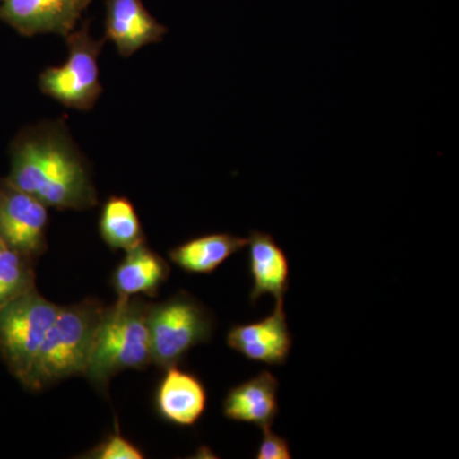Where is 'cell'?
<instances>
[{
    "instance_id": "8",
    "label": "cell",
    "mask_w": 459,
    "mask_h": 459,
    "mask_svg": "<svg viewBox=\"0 0 459 459\" xmlns=\"http://www.w3.org/2000/svg\"><path fill=\"white\" fill-rule=\"evenodd\" d=\"M93 0H0V20L23 36L66 38Z\"/></svg>"
},
{
    "instance_id": "9",
    "label": "cell",
    "mask_w": 459,
    "mask_h": 459,
    "mask_svg": "<svg viewBox=\"0 0 459 459\" xmlns=\"http://www.w3.org/2000/svg\"><path fill=\"white\" fill-rule=\"evenodd\" d=\"M226 342L230 349L247 360L267 365H282L292 349V334L287 325L283 300L277 301L271 316L230 329Z\"/></svg>"
},
{
    "instance_id": "19",
    "label": "cell",
    "mask_w": 459,
    "mask_h": 459,
    "mask_svg": "<svg viewBox=\"0 0 459 459\" xmlns=\"http://www.w3.org/2000/svg\"><path fill=\"white\" fill-rule=\"evenodd\" d=\"M263 440L259 444L255 458L258 459H290L292 458L291 449L285 437H280L271 430L263 429Z\"/></svg>"
},
{
    "instance_id": "3",
    "label": "cell",
    "mask_w": 459,
    "mask_h": 459,
    "mask_svg": "<svg viewBox=\"0 0 459 459\" xmlns=\"http://www.w3.org/2000/svg\"><path fill=\"white\" fill-rule=\"evenodd\" d=\"M104 307L96 299L60 307L23 386L40 392L68 377L84 376Z\"/></svg>"
},
{
    "instance_id": "2",
    "label": "cell",
    "mask_w": 459,
    "mask_h": 459,
    "mask_svg": "<svg viewBox=\"0 0 459 459\" xmlns=\"http://www.w3.org/2000/svg\"><path fill=\"white\" fill-rule=\"evenodd\" d=\"M150 303L141 296L119 299L105 307L93 338L84 377L100 394L124 370H143L152 364L147 313Z\"/></svg>"
},
{
    "instance_id": "4",
    "label": "cell",
    "mask_w": 459,
    "mask_h": 459,
    "mask_svg": "<svg viewBox=\"0 0 459 459\" xmlns=\"http://www.w3.org/2000/svg\"><path fill=\"white\" fill-rule=\"evenodd\" d=\"M152 362L160 369L179 364L190 350L212 337V313L188 292L180 291L147 313Z\"/></svg>"
},
{
    "instance_id": "15",
    "label": "cell",
    "mask_w": 459,
    "mask_h": 459,
    "mask_svg": "<svg viewBox=\"0 0 459 459\" xmlns=\"http://www.w3.org/2000/svg\"><path fill=\"white\" fill-rule=\"evenodd\" d=\"M247 247V238L231 234H208L193 238L169 252V258L192 274H211L230 256Z\"/></svg>"
},
{
    "instance_id": "13",
    "label": "cell",
    "mask_w": 459,
    "mask_h": 459,
    "mask_svg": "<svg viewBox=\"0 0 459 459\" xmlns=\"http://www.w3.org/2000/svg\"><path fill=\"white\" fill-rule=\"evenodd\" d=\"M249 271L253 280L250 301L255 304L263 295L283 300L289 290L290 263L282 247L267 232L253 230L247 238Z\"/></svg>"
},
{
    "instance_id": "17",
    "label": "cell",
    "mask_w": 459,
    "mask_h": 459,
    "mask_svg": "<svg viewBox=\"0 0 459 459\" xmlns=\"http://www.w3.org/2000/svg\"><path fill=\"white\" fill-rule=\"evenodd\" d=\"M33 262L7 247L0 252V310L36 289Z\"/></svg>"
},
{
    "instance_id": "7",
    "label": "cell",
    "mask_w": 459,
    "mask_h": 459,
    "mask_svg": "<svg viewBox=\"0 0 459 459\" xmlns=\"http://www.w3.org/2000/svg\"><path fill=\"white\" fill-rule=\"evenodd\" d=\"M48 207L29 193L0 180V240L7 249L38 259L48 250Z\"/></svg>"
},
{
    "instance_id": "11",
    "label": "cell",
    "mask_w": 459,
    "mask_h": 459,
    "mask_svg": "<svg viewBox=\"0 0 459 459\" xmlns=\"http://www.w3.org/2000/svg\"><path fill=\"white\" fill-rule=\"evenodd\" d=\"M207 389L190 371L175 367L165 369L155 394V409L169 424L188 428L197 424L207 409Z\"/></svg>"
},
{
    "instance_id": "20",
    "label": "cell",
    "mask_w": 459,
    "mask_h": 459,
    "mask_svg": "<svg viewBox=\"0 0 459 459\" xmlns=\"http://www.w3.org/2000/svg\"><path fill=\"white\" fill-rule=\"evenodd\" d=\"M4 244H3V241L0 240V252H2L3 249H4Z\"/></svg>"
},
{
    "instance_id": "5",
    "label": "cell",
    "mask_w": 459,
    "mask_h": 459,
    "mask_svg": "<svg viewBox=\"0 0 459 459\" xmlns=\"http://www.w3.org/2000/svg\"><path fill=\"white\" fill-rule=\"evenodd\" d=\"M59 309L35 289L0 310V359L22 385Z\"/></svg>"
},
{
    "instance_id": "10",
    "label": "cell",
    "mask_w": 459,
    "mask_h": 459,
    "mask_svg": "<svg viewBox=\"0 0 459 459\" xmlns=\"http://www.w3.org/2000/svg\"><path fill=\"white\" fill-rule=\"evenodd\" d=\"M105 36L117 53L132 56L142 48L164 40L168 29L159 22L142 0H105Z\"/></svg>"
},
{
    "instance_id": "12",
    "label": "cell",
    "mask_w": 459,
    "mask_h": 459,
    "mask_svg": "<svg viewBox=\"0 0 459 459\" xmlns=\"http://www.w3.org/2000/svg\"><path fill=\"white\" fill-rule=\"evenodd\" d=\"M279 380L268 370L230 389L223 400V415L232 421L271 428L279 415Z\"/></svg>"
},
{
    "instance_id": "14",
    "label": "cell",
    "mask_w": 459,
    "mask_h": 459,
    "mask_svg": "<svg viewBox=\"0 0 459 459\" xmlns=\"http://www.w3.org/2000/svg\"><path fill=\"white\" fill-rule=\"evenodd\" d=\"M170 271L169 263L144 243L126 252L114 271L111 285L119 299L141 295L155 298Z\"/></svg>"
},
{
    "instance_id": "18",
    "label": "cell",
    "mask_w": 459,
    "mask_h": 459,
    "mask_svg": "<svg viewBox=\"0 0 459 459\" xmlns=\"http://www.w3.org/2000/svg\"><path fill=\"white\" fill-rule=\"evenodd\" d=\"M82 458L90 459H143L144 453L124 437L117 429V433L108 434L98 446L84 453Z\"/></svg>"
},
{
    "instance_id": "16",
    "label": "cell",
    "mask_w": 459,
    "mask_h": 459,
    "mask_svg": "<svg viewBox=\"0 0 459 459\" xmlns=\"http://www.w3.org/2000/svg\"><path fill=\"white\" fill-rule=\"evenodd\" d=\"M100 235L110 249L129 250L146 243L143 228L134 205L128 198L113 195L100 214Z\"/></svg>"
},
{
    "instance_id": "6",
    "label": "cell",
    "mask_w": 459,
    "mask_h": 459,
    "mask_svg": "<svg viewBox=\"0 0 459 459\" xmlns=\"http://www.w3.org/2000/svg\"><path fill=\"white\" fill-rule=\"evenodd\" d=\"M68 57L60 66H50L40 75L42 93L59 104L86 111L95 107L102 93L99 56L107 39H93L86 21L78 31L65 38Z\"/></svg>"
},
{
    "instance_id": "1",
    "label": "cell",
    "mask_w": 459,
    "mask_h": 459,
    "mask_svg": "<svg viewBox=\"0 0 459 459\" xmlns=\"http://www.w3.org/2000/svg\"><path fill=\"white\" fill-rule=\"evenodd\" d=\"M7 180L48 208L83 211L99 204L90 166L62 120L42 122L20 135Z\"/></svg>"
}]
</instances>
